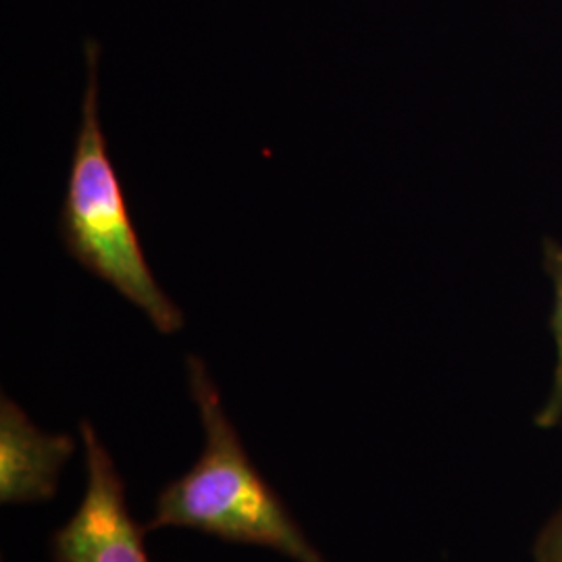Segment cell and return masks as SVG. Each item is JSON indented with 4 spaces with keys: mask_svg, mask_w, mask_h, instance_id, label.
Returning a JSON list of instances; mask_svg holds the SVG:
<instances>
[{
    "mask_svg": "<svg viewBox=\"0 0 562 562\" xmlns=\"http://www.w3.org/2000/svg\"><path fill=\"white\" fill-rule=\"evenodd\" d=\"M186 369L204 446L192 469L159 492L146 531L192 529L225 542L262 546L296 562H327L248 457L209 367L190 355Z\"/></svg>",
    "mask_w": 562,
    "mask_h": 562,
    "instance_id": "cell-1",
    "label": "cell"
},
{
    "mask_svg": "<svg viewBox=\"0 0 562 562\" xmlns=\"http://www.w3.org/2000/svg\"><path fill=\"white\" fill-rule=\"evenodd\" d=\"M86 63L80 127L59 211L60 241L74 261L140 308L159 334L171 336L183 327V313L155 280L111 161L99 111L97 42L86 44Z\"/></svg>",
    "mask_w": 562,
    "mask_h": 562,
    "instance_id": "cell-2",
    "label": "cell"
},
{
    "mask_svg": "<svg viewBox=\"0 0 562 562\" xmlns=\"http://www.w3.org/2000/svg\"><path fill=\"white\" fill-rule=\"evenodd\" d=\"M86 492L74 517L50 538L53 562H150L146 527L132 517L125 483L94 425L80 423Z\"/></svg>",
    "mask_w": 562,
    "mask_h": 562,
    "instance_id": "cell-3",
    "label": "cell"
},
{
    "mask_svg": "<svg viewBox=\"0 0 562 562\" xmlns=\"http://www.w3.org/2000/svg\"><path fill=\"white\" fill-rule=\"evenodd\" d=\"M69 434H46L18 402L0 398V503H48L76 452Z\"/></svg>",
    "mask_w": 562,
    "mask_h": 562,
    "instance_id": "cell-4",
    "label": "cell"
},
{
    "mask_svg": "<svg viewBox=\"0 0 562 562\" xmlns=\"http://www.w3.org/2000/svg\"><path fill=\"white\" fill-rule=\"evenodd\" d=\"M542 265L546 276L552 281V315L550 331L554 338V373L548 398L536 415V425L540 429H552L562 423V244L557 240H543Z\"/></svg>",
    "mask_w": 562,
    "mask_h": 562,
    "instance_id": "cell-5",
    "label": "cell"
},
{
    "mask_svg": "<svg viewBox=\"0 0 562 562\" xmlns=\"http://www.w3.org/2000/svg\"><path fill=\"white\" fill-rule=\"evenodd\" d=\"M533 559L536 562H562V504L543 525L533 546Z\"/></svg>",
    "mask_w": 562,
    "mask_h": 562,
    "instance_id": "cell-6",
    "label": "cell"
}]
</instances>
